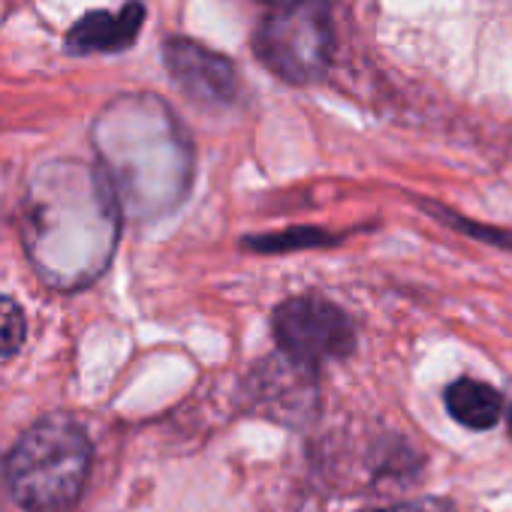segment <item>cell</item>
Returning a JSON list of instances; mask_svg holds the SVG:
<instances>
[{"label":"cell","mask_w":512,"mask_h":512,"mask_svg":"<svg viewBox=\"0 0 512 512\" xmlns=\"http://www.w3.org/2000/svg\"><path fill=\"white\" fill-rule=\"evenodd\" d=\"M112 181L142 211L169 208L190 181V145L157 97H124L97 124Z\"/></svg>","instance_id":"6da1fadb"},{"label":"cell","mask_w":512,"mask_h":512,"mask_svg":"<svg viewBox=\"0 0 512 512\" xmlns=\"http://www.w3.org/2000/svg\"><path fill=\"white\" fill-rule=\"evenodd\" d=\"M91 458L85 428L64 413H52L13 446L4 467L10 494L28 512H67L88 488Z\"/></svg>","instance_id":"7a4b0ae2"},{"label":"cell","mask_w":512,"mask_h":512,"mask_svg":"<svg viewBox=\"0 0 512 512\" xmlns=\"http://www.w3.org/2000/svg\"><path fill=\"white\" fill-rule=\"evenodd\" d=\"M256 55L284 82H317L332 58V22L323 0L278 7L256 34Z\"/></svg>","instance_id":"3957f363"},{"label":"cell","mask_w":512,"mask_h":512,"mask_svg":"<svg viewBox=\"0 0 512 512\" xmlns=\"http://www.w3.org/2000/svg\"><path fill=\"white\" fill-rule=\"evenodd\" d=\"M272 332L284 359L308 371L344 359L356 347L353 323L338 305L323 296L287 299L272 317Z\"/></svg>","instance_id":"277c9868"},{"label":"cell","mask_w":512,"mask_h":512,"mask_svg":"<svg viewBox=\"0 0 512 512\" xmlns=\"http://www.w3.org/2000/svg\"><path fill=\"white\" fill-rule=\"evenodd\" d=\"M163 61H166L172 82L196 103L226 106L238 94V76L232 64L223 55L193 40H184V37L169 40L163 46Z\"/></svg>","instance_id":"5b68a950"},{"label":"cell","mask_w":512,"mask_h":512,"mask_svg":"<svg viewBox=\"0 0 512 512\" xmlns=\"http://www.w3.org/2000/svg\"><path fill=\"white\" fill-rule=\"evenodd\" d=\"M145 22V7L130 0L121 10H94L82 16L67 31V49L73 55H100V52H124L136 43Z\"/></svg>","instance_id":"8992f818"},{"label":"cell","mask_w":512,"mask_h":512,"mask_svg":"<svg viewBox=\"0 0 512 512\" xmlns=\"http://www.w3.org/2000/svg\"><path fill=\"white\" fill-rule=\"evenodd\" d=\"M443 404L449 416L470 431H488L506 416V398L488 383H479L470 377L449 383L443 392Z\"/></svg>","instance_id":"52a82bcc"},{"label":"cell","mask_w":512,"mask_h":512,"mask_svg":"<svg viewBox=\"0 0 512 512\" xmlns=\"http://www.w3.org/2000/svg\"><path fill=\"white\" fill-rule=\"evenodd\" d=\"M28 338L25 308L13 296H0V356H16Z\"/></svg>","instance_id":"ba28073f"},{"label":"cell","mask_w":512,"mask_h":512,"mask_svg":"<svg viewBox=\"0 0 512 512\" xmlns=\"http://www.w3.org/2000/svg\"><path fill=\"white\" fill-rule=\"evenodd\" d=\"M320 241H329V235L314 232V229H296V232H284V235H263V238H247V247L253 250H266V253H278V250H296V247H314Z\"/></svg>","instance_id":"9c48e42d"},{"label":"cell","mask_w":512,"mask_h":512,"mask_svg":"<svg viewBox=\"0 0 512 512\" xmlns=\"http://www.w3.org/2000/svg\"><path fill=\"white\" fill-rule=\"evenodd\" d=\"M386 512H455V506L443 497H416V500L398 503Z\"/></svg>","instance_id":"30bf717a"},{"label":"cell","mask_w":512,"mask_h":512,"mask_svg":"<svg viewBox=\"0 0 512 512\" xmlns=\"http://www.w3.org/2000/svg\"><path fill=\"white\" fill-rule=\"evenodd\" d=\"M506 422H509V434H512V389H509V398H506Z\"/></svg>","instance_id":"8fae6325"},{"label":"cell","mask_w":512,"mask_h":512,"mask_svg":"<svg viewBox=\"0 0 512 512\" xmlns=\"http://www.w3.org/2000/svg\"><path fill=\"white\" fill-rule=\"evenodd\" d=\"M269 4H275V7H287V4H296V0H269Z\"/></svg>","instance_id":"7c38bea8"}]
</instances>
